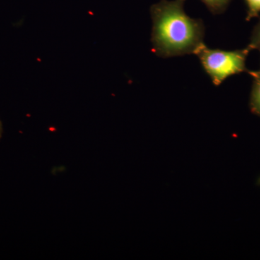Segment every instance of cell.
Returning a JSON list of instances; mask_svg holds the SVG:
<instances>
[{"label":"cell","mask_w":260,"mask_h":260,"mask_svg":"<svg viewBox=\"0 0 260 260\" xmlns=\"http://www.w3.org/2000/svg\"><path fill=\"white\" fill-rule=\"evenodd\" d=\"M247 47L250 50L257 49L260 51V20L253 30L250 38V42Z\"/></svg>","instance_id":"cell-6"},{"label":"cell","mask_w":260,"mask_h":260,"mask_svg":"<svg viewBox=\"0 0 260 260\" xmlns=\"http://www.w3.org/2000/svg\"><path fill=\"white\" fill-rule=\"evenodd\" d=\"M249 47L234 51L210 49L203 44L195 53L202 67L215 85H220L229 77L247 72L246 60Z\"/></svg>","instance_id":"cell-2"},{"label":"cell","mask_w":260,"mask_h":260,"mask_svg":"<svg viewBox=\"0 0 260 260\" xmlns=\"http://www.w3.org/2000/svg\"><path fill=\"white\" fill-rule=\"evenodd\" d=\"M247 72L253 78L249 103L251 111L256 115L260 116V70L257 71L248 70Z\"/></svg>","instance_id":"cell-3"},{"label":"cell","mask_w":260,"mask_h":260,"mask_svg":"<svg viewBox=\"0 0 260 260\" xmlns=\"http://www.w3.org/2000/svg\"><path fill=\"white\" fill-rule=\"evenodd\" d=\"M184 1L162 0L150 8L152 50L160 57L195 54L205 44L204 23L186 15Z\"/></svg>","instance_id":"cell-1"},{"label":"cell","mask_w":260,"mask_h":260,"mask_svg":"<svg viewBox=\"0 0 260 260\" xmlns=\"http://www.w3.org/2000/svg\"><path fill=\"white\" fill-rule=\"evenodd\" d=\"M213 14H221L232 0H201Z\"/></svg>","instance_id":"cell-4"},{"label":"cell","mask_w":260,"mask_h":260,"mask_svg":"<svg viewBox=\"0 0 260 260\" xmlns=\"http://www.w3.org/2000/svg\"><path fill=\"white\" fill-rule=\"evenodd\" d=\"M246 8H247V15L246 20L259 16L260 13V0H244Z\"/></svg>","instance_id":"cell-5"},{"label":"cell","mask_w":260,"mask_h":260,"mask_svg":"<svg viewBox=\"0 0 260 260\" xmlns=\"http://www.w3.org/2000/svg\"><path fill=\"white\" fill-rule=\"evenodd\" d=\"M3 123H2L1 119H0V139H1L2 136H3Z\"/></svg>","instance_id":"cell-7"}]
</instances>
